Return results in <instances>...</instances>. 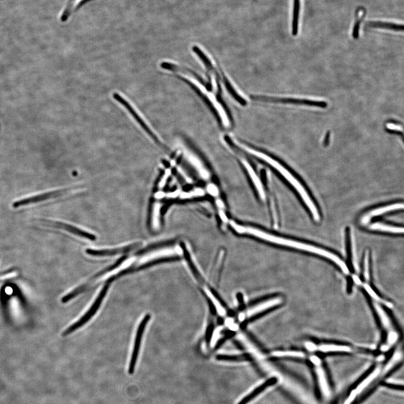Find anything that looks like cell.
Instances as JSON below:
<instances>
[{
    "instance_id": "6da1fadb",
    "label": "cell",
    "mask_w": 404,
    "mask_h": 404,
    "mask_svg": "<svg viewBox=\"0 0 404 404\" xmlns=\"http://www.w3.org/2000/svg\"><path fill=\"white\" fill-rule=\"evenodd\" d=\"M246 146L254 151V153L248 152V154L270 165L286 179L289 183V184L291 185L298 192V195L300 196L302 202H304L315 221L316 222H320V216L318 210L316 208L314 201L312 199L308 192L302 184V183L286 168L284 167L276 158H274L272 156L264 152L261 150L255 149L251 146L246 145Z\"/></svg>"
},
{
    "instance_id": "7a4b0ae2",
    "label": "cell",
    "mask_w": 404,
    "mask_h": 404,
    "mask_svg": "<svg viewBox=\"0 0 404 404\" xmlns=\"http://www.w3.org/2000/svg\"><path fill=\"white\" fill-rule=\"evenodd\" d=\"M264 238L265 242L272 243V244L292 248L293 249L311 252V254L324 257V258L334 262L344 273L348 274L350 272L347 264L337 255L328 250L314 245L306 244V243L273 235L268 232L265 234Z\"/></svg>"
},
{
    "instance_id": "3957f363",
    "label": "cell",
    "mask_w": 404,
    "mask_h": 404,
    "mask_svg": "<svg viewBox=\"0 0 404 404\" xmlns=\"http://www.w3.org/2000/svg\"><path fill=\"white\" fill-rule=\"evenodd\" d=\"M110 286V284L108 283L104 284V286L102 288V290H101L100 294L97 298V299H96L88 311L86 313L84 316H82L80 320H78L77 322L71 325L70 327H68L66 330H64L62 334V336H67L68 335L74 332L75 330L82 328V326L86 324L90 320H91L92 318H93V316L96 314V312H97L99 309L100 304H102V301L108 290Z\"/></svg>"
},
{
    "instance_id": "277c9868",
    "label": "cell",
    "mask_w": 404,
    "mask_h": 404,
    "mask_svg": "<svg viewBox=\"0 0 404 404\" xmlns=\"http://www.w3.org/2000/svg\"><path fill=\"white\" fill-rule=\"evenodd\" d=\"M250 98L252 100L261 101V102L306 105L309 106L320 107L321 108H327L328 106V103L324 102V101L312 100L304 99L273 98L264 96H250Z\"/></svg>"
},
{
    "instance_id": "5b68a950",
    "label": "cell",
    "mask_w": 404,
    "mask_h": 404,
    "mask_svg": "<svg viewBox=\"0 0 404 404\" xmlns=\"http://www.w3.org/2000/svg\"><path fill=\"white\" fill-rule=\"evenodd\" d=\"M180 259V256H178L162 257V258L156 259L154 260L150 261L148 262H146L144 264L138 266V267L136 268L131 267L127 269L124 270H122L121 272L109 278L107 280L106 282V283L110 284L113 282L116 281V280L124 276H126V275L132 274L134 272H140V270L148 269L151 267H153V266H154L158 265L160 264L170 262L176 261Z\"/></svg>"
},
{
    "instance_id": "8992f818",
    "label": "cell",
    "mask_w": 404,
    "mask_h": 404,
    "mask_svg": "<svg viewBox=\"0 0 404 404\" xmlns=\"http://www.w3.org/2000/svg\"><path fill=\"white\" fill-rule=\"evenodd\" d=\"M403 203H396L378 206V208L372 209L362 214L360 218V224L362 226L366 227L374 218L394 212V211L403 210Z\"/></svg>"
},
{
    "instance_id": "52a82bcc",
    "label": "cell",
    "mask_w": 404,
    "mask_h": 404,
    "mask_svg": "<svg viewBox=\"0 0 404 404\" xmlns=\"http://www.w3.org/2000/svg\"><path fill=\"white\" fill-rule=\"evenodd\" d=\"M150 318V314H146L141 321L138 328L134 346V348H133L130 366H128V373L130 375H132L134 373L138 358L139 356L142 336H143L146 326L148 323Z\"/></svg>"
},
{
    "instance_id": "ba28073f",
    "label": "cell",
    "mask_w": 404,
    "mask_h": 404,
    "mask_svg": "<svg viewBox=\"0 0 404 404\" xmlns=\"http://www.w3.org/2000/svg\"><path fill=\"white\" fill-rule=\"evenodd\" d=\"M72 190V189H66L55 190L29 197V198L22 199L15 202L14 203H13L12 206L13 208H20V206L38 204L39 203V202L56 198V197L59 196L66 194L68 192Z\"/></svg>"
},
{
    "instance_id": "9c48e42d",
    "label": "cell",
    "mask_w": 404,
    "mask_h": 404,
    "mask_svg": "<svg viewBox=\"0 0 404 404\" xmlns=\"http://www.w3.org/2000/svg\"><path fill=\"white\" fill-rule=\"evenodd\" d=\"M142 246L141 242L134 243L131 245H128L120 248L112 249V250H94L88 249L86 250L87 254L95 256H111L119 254H126V252H130L133 250H136Z\"/></svg>"
},
{
    "instance_id": "30bf717a",
    "label": "cell",
    "mask_w": 404,
    "mask_h": 404,
    "mask_svg": "<svg viewBox=\"0 0 404 404\" xmlns=\"http://www.w3.org/2000/svg\"><path fill=\"white\" fill-rule=\"evenodd\" d=\"M44 223L48 224V226H54L64 230L70 232L72 234H74L76 236L88 238V240H90L94 241L96 240V236L93 235V234L82 230L75 226H72L70 224L60 222L45 221V220L44 221Z\"/></svg>"
},
{
    "instance_id": "8fae6325",
    "label": "cell",
    "mask_w": 404,
    "mask_h": 404,
    "mask_svg": "<svg viewBox=\"0 0 404 404\" xmlns=\"http://www.w3.org/2000/svg\"><path fill=\"white\" fill-rule=\"evenodd\" d=\"M160 66L165 70L189 73V74L192 75L196 78V79L198 80L202 85H204L206 90H212V85H210V82H206L203 78H202L200 76H198V74H197L196 73L190 70V68L178 66L176 65V64H174L172 63L168 62H162L160 63Z\"/></svg>"
},
{
    "instance_id": "7c38bea8",
    "label": "cell",
    "mask_w": 404,
    "mask_h": 404,
    "mask_svg": "<svg viewBox=\"0 0 404 404\" xmlns=\"http://www.w3.org/2000/svg\"><path fill=\"white\" fill-rule=\"evenodd\" d=\"M87 1L88 0H68L59 16L60 21L62 22H66L73 14Z\"/></svg>"
},
{
    "instance_id": "4fadbf2b",
    "label": "cell",
    "mask_w": 404,
    "mask_h": 404,
    "mask_svg": "<svg viewBox=\"0 0 404 404\" xmlns=\"http://www.w3.org/2000/svg\"><path fill=\"white\" fill-rule=\"evenodd\" d=\"M176 77L178 78V79L185 82L188 85H189L191 88L194 90L197 94H198L202 100H203L206 104L208 105V106L210 109V111L212 112L214 116H215L216 119L218 122V124L222 127L223 124L222 119L221 117L220 116L219 114L218 113L216 109L214 108L212 103L210 102L209 98H208V97H206L204 94L202 93V92L198 88V87L192 84L191 82L187 80L186 79V78L182 76H176Z\"/></svg>"
},
{
    "instance_id": "5bb4252c",
    "label": "cell",
    "mask_w": 404,
    "mask_h": 404,
    "mask_svg": "<svg viewBox=\"0 0 404 404\" xmlns=\"http://www.w3.org/2000/svg\"><path fill=\"white\" fill-rule=\"evenodd\" d=\"M278 378L275 377L268 379V380H266V382L260 385L258 387L256 388L254 391L248 394H247V396L244 398H242L240 402L238 404H248L252 400H254V399L256 396H258V394L262 392H263L266 389H267L268 388L276 384L278 382Z\"/></svg>"
},
{
    "instance_id": "9a60e30c",
    "label": "cell",
    "mask_w": 404,
    "mask_h": 404,
    "mask_svg": "<svg viewBox=\"0 0 404 404\" xmlns=\"http://www.w3.org/2000/svg\"><path fill=\"white\" fill-rule=\"evenodd\" d=\"M370 230L374 232H382L390 234H402L404 228L396 226H391L382 222H374L370 223L366 226Z\"/></svg>"
},
{
    "instance_id": "2e32d148",
    "label": "cell",
    "mask_w": 404,
    "mask_h": 404,
    "mask_svg": "<svg viewBox=\"0 0 404 404\" xmlns=\"http://www.w3.org/2000/svg\"><path fill=\"white\" fill-rule=\"evenodd\" d=\"M318 350L324 352H348L352 351L350 346L329 344L320 345Z\"/></svg>"
},
{
    "instance_id": "e0dca14e",
    "label": "cell",
    "mask_w": 404,
    "mask_h": 404,
    "mask_svg": "<svg viewBox=\"0 0 404 404\" xmlns=\"http://www.w3.org/2000/svg\"><path fill=\"white\" fill-rule=\"evenodd\" d=\"M300 8V0H294L293 19L292 24V34L294 36H296L298 34V24H299Z\"/></svg>"
},
{
    "instance_id": "ac0fdd59",
    "label": "cell",
    "mask_w": 404,
    "mask_h": 404,
    "mask_svg": "<svg viewBox=\"0 0 404 404\" xmlns=\"http://www.w3.org/2000/svg\"><path fill=\"white\" fill-rule=\"evenodd\" d=\"M374 306L384 328L387 330H391L392 328V321L387 314L379 304L374 303Z\"/></svg>"
},
{
    "instance_id": "d6986e66",
    "label": "cell",
    "mask_w": 404,
    "mask_h": 404,
    "mask_svg": "<svg viewBox=\"0 0 404 404\" xmlns=\"http://www.w3.org/2000/svg\"><path fill=\"white\" fill-rule=\"evenodd\" d=\"M222 80L224 86H226L227 90H228V92L232 96V97L237 101L238 103H240L242 106H246V101L243 98L241 97L240 96L238 95L236 92L235 89L234 88L232 84H230V82L228 81L227 79V78L224 76L223 72H222Z\"/></svg>"
},
{
    "instance_id": "ffe728a7",
    "label": "cell",
    "mask_w": 404,
    "mask_h": 404,
    "mask_svg": "<svg viewBox=\"0 0 404 404\" xmlns=\"http://www.w3.org/2000/svg\"><path fill=\"white\" fill-rule=\"evenodd\" d=\"M368 26L371 28H378L387 29L396 31H403L404 30L402 25L389 24V22H369Z\"/></svg>"
},
{
    "instance_id": "44dd1931",
    "label": "cell",
    "mask_w": 404,
    "mask_h": 404,
    "mask_svg": "<svg viewBox=\"0 0 404 404\" xmlns=\"http://www.w3.org/2000/svg\"><path fill=\"white\" fill-rule=\"evenodd\" d=\"M366 15V12L364 9L362 8H358L356 12V20L354 26V28L352 31V36L353 38L354 39H358L359 38V34H360V26L361 24V22L364 19Z\"/></svg>"
},
{
    "instance_id": "7402d4cb",
    "label": "cell",
    "mask_w": 404,
    "mask_h": 404,
    "mask_svg": "<svg viewBox=\"0 0 404 404\" xmlns=\"http://www.w3.org/2000/svg\"><path fill=\"white\" fill-rule=\"evenodd\" d=\"M218 360L230 361V362H242L246 361L250 359L248 356H224L220 355L216 357Z\"/></svg>"
},
{
    "instance_id": "603a6c76",
    "label": "cell",
    "mask_w": 404,
    "mask_h": 404,
    "mask_svg": "<svg viewBox=\"0 0 404 404\" xmlns=\"http://www.w3.org/2000/svg\"><path fill=\"white\" fill-rule=\"evenodd\" d=\"M364 288H365L366 291L367 292H368V294L372 298H373L376 301H378L382 303V304L386 305L389 308L392 307V303L385 301L382 299H381V298L379 297V296L376 293V292L373 290L372 288L369 286L368 284H364Z\"/></svg>"
},
{
    "instance_id": "cb8c5ba5",
    "label": "cell",
    "mask_w": 404,
    "mask_h": 404,
    "mask_svg": "<svg viewBox=\"0 0 404 404\" xmlns=\"http://www.w3.org/2000/svg\"><path fill=\"white\" fill-rule=\"evenodd\" d=\"M370 252L368 250H366L364 256V276L366 281L368 282L370 280Z\"/></svg>"
},
{
    "instance_id": "d4e9b609",
    "label": "cell",
    "mask_w": 404,
    "mask_h": 404,
    "mask_svg": "<svg viewBox=\"0 0 404 404\" xmlns=\"http://www.w3.org/2000/svg\"><path fill=\"white\" fill-rule=\"evenodd\" d=\"M275 355L282 357L304 358L305 356L304 353L296 351L278 352H275Z\"/></svg>"
},
{
    "instance_id": "484cf974",
    "label": "cell",
    "mask_w": 404,
    "mask_h": 404,
    "mask_svg": "<svg viewBox=\"0 0 404 404\" xmlns=\"http://www.w3.org/2000/svg\"><path fill=\"white\" fill-rule=\"evenodd\" d=\"M385 130L386 132L389 133V134H396L398 136H400L402 137V138L403 139V136H404L403 132L400 130H394V128H385Z\"/></svg>"
},
{
    "instance_id": "4316f807",
    "label": "cell",
    "mask_w": 404,
    "mask_h": 404,
    "mask_svg": "<svg viewBox=\"0 0 404 404\" xmlns=\"http://www.w3.org/2000/svg\"><path fill=\"white\" fill-rule=\"evenodd\" d=\"M398 339V335L396 332H391L388 335V342L390 345L396 342Z\"/></svg>"
},
{
    "instance_id": "83f0119b",
    "label": "cell",
    "mask_w": 404,
    "mask_h": 404,
    "mask_svg": "<svg viewBox=\"0 0 404 404\" xmlns=\"http://www.w3.org/2000/svg\"><path fill=\"white\" fill-rule=\"evenodd\" d=\"M330 132L328 131L327 132L324 138V144L325 146H328L330 143Z\"/></svg>"
},
{
    "instance_id": "f1b7e54d",
    "label": "cell",
    "mask_w": 404,
    "mask_h": 404,
    "mask_svg": "<svg viewBox=\"0 0 404 404\" xmlns=\"http://www.w3.org/2000/svg\"><path fill=\"white\" fill-rule=\"evenodd\" d=\"M306 346L310 350H316V346L314 344L312 343H306Z\"/></svg>"
},
{
    "instance_id": "f546056e",
    "label": "cell",
    "mask_w": 404,
    "mask_h": 404,
    "mask_svg": "<svg viewBox=\"0 0 404 404\" xmlns=\"http://www.w3.org/2000/svg\"><path fill=\"white\" fill-rule=\"evenodd\" d=\"M388 123H392V124H396V125H398V126H399V125L402 126V122H398V121H397V120H389L388 121Z\"/></svg>"
},
{
    "instance_id": "4dcf8cb0",
    "label": "cell",
    "mask_w": 404,
    "mask_h": 404,
    "mask_svg": "<svg viewBox=\"0 0 404 404\" xmlns=\"http://www.w3.org/2000/svg\"><path fill=\"white\" fill-rule=\"evenodd\" d=\"M353 278H354V281L356 282V284H360L361 283L360 280V278H358L357 276H354Z\"/></svg>"
}]
</instances>
